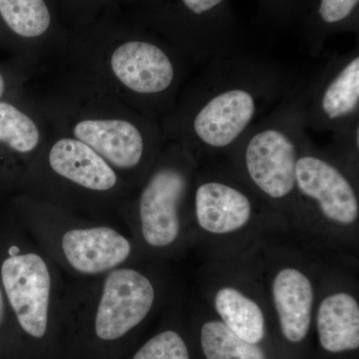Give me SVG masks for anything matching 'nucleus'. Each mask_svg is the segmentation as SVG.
Listing matches in <instances>:
<instances>
[{
	"label": "nucleus",
	"instance_id": "4468645a",
	"mask_svg": "<svg viewBox=\"0 0 359 359\" xmlns=\"http://www.w3.org/2000/svg\"><path fill=\"white\" fill-rule=\"evenodd\" d=\"M50 132L32 95L23 91L0 101V156L29 162L43 147Z\"/></svg>",
	"mask_w": 359,
	"mask_h": 359
},
{
	"label": "nucleus",
	"instance_id": "39448f33",
	"mask_svg": "<svg viewBox=\"0 0 359 359\" xmlns=\"http://www.w3.org/2000/svg\"><path fill=\"white\" fill-rule=\"evenodd\" d=\"M122 11L191 65L245 50V30L231 0H130Z\"/></svg>",
	"mask_w": 359,
	"mask_h": 359
},
{
	"label": "nucleus",
	"instance_id": "20e7f679",
	"mask_svg": "<svg viewBox=\"0 0 359 359\" xmlns=\"http://www.w3.org/2000/svg\"><path fill=\"white\" fill-rule=\"evenodd\" d=\"M302 80L226 153L236 177L269 203H294L295 167L308 135L302 118Z\"/></svg>",
	"mask_w": 359,
	"mask_h": 359
},
{
	"label": "nucleus",
	"instance_id": "9d476101",
	"mask_svg": "<svg viewBox=\"0 0 359 359\" xmlns=\"http://www.w3.org/2000/svg\"><path fill=\"white\" fill-rule=\"evenodd\" d=\"M18 252V248H11L0 266L2 290L22 330L40 339L48 325L50 273L39 255Z\"/></svg>",
	"mask_w": 359,
	"mask_h": 359
},
{
	"label": "nucleus",
	"instance_id": "f03ea898",
	"mask_svg": "<svg viewBox=\"0 0 359 359\" xmlns=\"http://www.w3.org/2000/svg\"><path fill=\"white\" fill-rule=\"evenodd\" d=\"M190 61L121 8L69 30L59 67L100 87L160 123L188 81Z\"/></svg>",
	"mask_w": 359,
	"mask_h": 359
},
{
	"label": "nucleus",
	"instance_id": "6ab92c4d",
	"mask_svg": "<svg viewBox=\"0 0 359 359\" xmlns=\"http://www.w3.org/2000/svg\"><path fill=\"white\" fill-rule=\"evenodd\" d=\"M214 306L222 323L233 334L250 344H259L266 335L263 309L249 295L233 287L216 292Z\"/></svg>",
	"mask_w": 359,
	"mask_h": 359
},
{
	"label": "nucleus",
	"instance_id": "0eeeda50",
	"mask_svg": "<svg viewBox=\"0 0 359 359\" xmlns=\"http://www.w3.org/2000/svg\"><path fill=\"white\" fill-rule=\"evenodd\" d=\"M302 112L306 130L334 132L359 120V44L332 54L302 80Z\"/></svg>",
	"mask_w": 359,
	"mask_h": 359
},
{
	"label": "nucleus",
	"instance_id": "f8f14e48",
	"mask_svg": "<svg viewBox=\"0 0 359 359\" xmlns=\"http://www.w3.org/2000/svg\"><path fill=\"white\" fill-rule=\"evenodd\" d=\"M194 211L200 228L212 235L242 230L255 212V196L237 178L202 175L194 181Z\"/></svg>",
	"mask_w": 359,
	"mask_h": 359
},
{
	"label": "nucleus",
	"instance_id": "7ed1b4c3",
	"mask_svg": "<svg viewBox=\"0 0 359 359\" xmlns=\"http://www.w3.org/2000/svg\"><path fill=\"white\" fill-rule=\"evenodd\" d=\"M57 71L50 86L32 93L52 130L82 142L117 173L154 162L165 143L159 122L75 73Z\"/></svg>",
	"mask_w": 359,
	"mask_h": 359
},
{
	"label": "nucleus",
	"instance_id": "9b49d317",
	"mask_svg": "<svg viewBox=\"0 0 359 359\" xmlns=\"http://www.w3.org/2000/svg\"><path fill=\"white\" fill-rule=\"evenodd\" d=\"M154 302V287L147 276L131 269L112 271L104 283L97 309V337L120 339L145 320Z\"/></svg>",
	"mask_w": 359,
	"mask_h": 359
},
{
	"label": "nucleus",
	"instance_id": "412c9836",
	"mask_svg": "<svg viewBox=\"0 0 359 359\" xmlns=\"http://www.w3.org/2000/svg\"><path fill=\"white\" fill-rule=\"evenodd\" d=\"M313 0H257L259 20L276 29H299Z\"/></svg>",
	"mask_w": 359,
	"mask_h": 359
},
{
	"label": "nucleus",
	"instance_id": "b1692460",
	"mask_svg": "<svg viewBox=\"0 0 359 359\" xmlns=\"http://www.w3.org/2000/svg\"><path fill=\"white\" fill-rule=\"evenodd\" d=\"M325 150L355 173L359 155V120L332 132V143Z\"/></svg>",
	"mask_w": 359,
	"mask_h": 359
},
{
	"label": "nucleus",
	"instance_id": "4be33fe9",
	"mask_svg": "<svg viewBox=\"0 0 359 359\" xmlns=\"http://www.w3.org/2000/svg\"><path fill=\"white\" fill-rule=\"evenodd\" d=\"M130 0H57L61 20L68 30L90 25L106 11L123 8Z\"/></svg>",
	"mask_w": 359,
	"mask_h": 359
},
{
	"label": "nucleus",
	"instance_id": "423d86ee",
	"mask_svg": "<svg viewBox=\"0 0 359 359\" xmlns=\"http://www.w3.org/2000/svg\"><path fill=\"white\" fill-rule=\"evenodd\" d=\"M138 199L142 236L149 245L173 244L181 230L180 211L192 190L198 161L185 148L165 141Z\"/></svg>",
	"mask_w": 359,
	"mask_h": 359
},
{
	"label": "nucleus",
	"instance_id": "1a4fd4ad",
	"mask_svg": "<svg viewBox=\"0 0 359 359\" xmlns=\"http://www.w3.org/2000/svg\"><path fill=\"white\" fill-rule=\"evenodd\" d=\"M355 173L320 150L309 136L302 145L295 167V192L316 208L321 216L339 226L358 221L359 200Z\"/></svg>",
	"mask_w": 359,
	"mask_h": 359
},
{
	"label": "nucleus",
	"instance_id": "a211bd4d",
	"mask_svg": "<svg viewBox=\"0 0 359 359\" xmlns=\"http://www.w3.org/2000/svg\"><path fill=\"white\" fill-rule=\"evenodd\" d=\"M297 30L306 50L318 56L332 35H358L359 0H313Z\"/></svg>",
	"mask_w": 359,
	"mask_h": 359
},
{
	"label": "nucleus",
	"instance_id": "ddd939ff",
	"mask_svg": "<svg viewBox=\"0 0 359 359\" xmlns=\"http://www.w3.org/2000/svg\"><path fill=\"white\" fill-rule=\"evenodd\" d=\"M39 153L56 178L81 190L107 193L119 184V175L95 151L54 130Z\"/></svg>",
	"mask_w": 359,
	"mask_h": 359
},
{
	"label": "nucleus",
	"instance_id": "5701e85b",
	"mask_svg": "<svg viewBox=\"0 0 359 359\" xmlns=\"http://www.w3.org/2000/svg\"><path fill=\"white\" fill-rule=\"evenodd\" d=\"M133 359H190V355L181 335L166 330L146 342Z\"/></svg>",
	"mask_w": 359,
	"mask_h": 359
},
{
	"label": "nucleus",
	"instance_id": "aec40b11",
	"mask_svg": "<svg viewBox=\"0 0 359 359\" xmlns=\"http://www.w3.org/2000/svg\"><path fill=\"white\" fill-rule=\"evenodd\" d=\"M201 346L207 359H266L261 347L241 339L221 320L203 325Z\"/></svg>",
	"mask_w": 359,
	"mask_h": 359
},
{
	"label": "nucleus",
	"instance_id": "f257e3e1",
	"mask_svg": "<svg viewBox=\"0 0 359 359\" xmlns=\"http://www.w3.org/2000/svg\"><path fill=\"white\" fill-rule=\"evenodd\" d=\"M299 82L294 71L266 56L243 50L212 58L161 120L163 136L197 161L226 154Z\"/></svg>",
	"mask_w": 359,
	"mask_h": 359
},
{
	"label": "nucleus",
	"instance_id": "a878e982",
	"mask_svg": "<svg viewBox=\"0 0 359 359\" xmlns=\"http://www.w3.org/2000/svg\"><path fill=\"white\" fill-rule=\"evenodd\" d=\"M4 316H6V302H4V290L0 285V325L4 323Z\"/></svg>",
	"mask_w": 359,
	"mask_h": 359
},
{
	"label": "nucleus",
	"instance_id": "f3484780",
	"mask_svg": "<svg viewBox=\"0 0 359 359\" xmlns=\"http://www.w3.org/2000/svg\"><path fill=\"white\" fill-rule=\"evenodd\" d=\"M318 339L332 353L356 351L359 347V304L353 294L337 292L327 295L316 311Z\"/></svg>",
	"mask_w": 359,
	"mask_h": 359
},
{
	"label": "nucleus",
	"instance_id": "6e6552de",
	"mask_svg": "<svg viewBox=\"0 0 359 359\" xmlns=\"http://www.w3.org/2000/svg\"><path fill=\"white\" fill-rule=\"evenodd\" d=\"M0 40L42 72L65 56L69 30L57 0H0Z\"/></svg>",
	"mask_w": 359,
	"mask_h": 359
},
{
	"label": "nucleus",
	"instance_id": "2eb2a0df",
	"mask_svg": "<svg viewBox=\"0 0 359 359\" xmlns=\"http://www.w3.org/2000/svg\"><path fill=\"white\" fill-rule=\"evenodd\" d=\"M62 249L73 268L89 275L109 271L131 254L129 241L107 226L67 231L62 238Z\"/></svg>",
	"mask_w": 359,
	"mask_h": 359
},
{
	"label": "nucleus",
	"instance_id": "393cba45",
	"mask_svg": "<svg viewBox=\"0 0 359 359\" xmlns=\"http://www.w3.org/2000/svg\"><path fill=\"white\" fill-rule=\"evenodd\" d=\"M39 73V68L25 61L11 70L0 68V101L22 93L26 83L34 80Z\"/></svg>",
	"mask_w": 359,
	"mask_h": 359
},
{
	"label": "nucleus",
	"instance_id": "dca6fc26",
	"mask_svg": "<svg viewBox=\"0 0 359 359\" xmlns=\"http://www.w3.org/2000/svg\"><path fill=\"white\" fill-rule=\"evenodd\" d=\"M271 294L283 337L294 344L302 341L313 318V283L301 269L287 266L273 278Z\"/></svg>",
	"mask_w": 359,
	"mask_h": 359
}]
</instances>
